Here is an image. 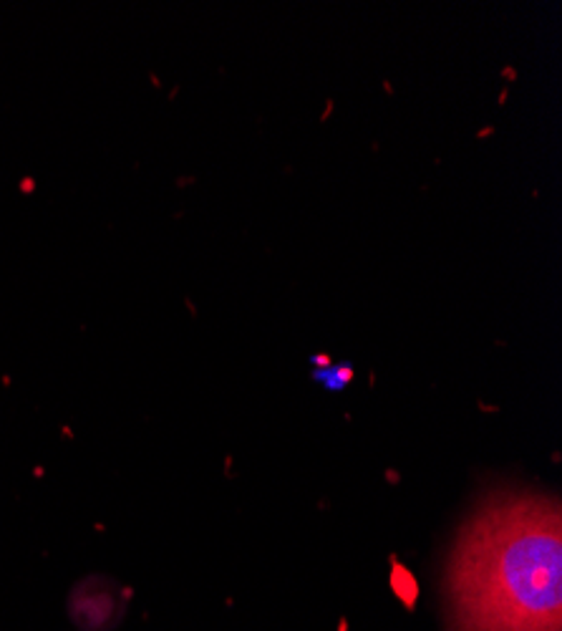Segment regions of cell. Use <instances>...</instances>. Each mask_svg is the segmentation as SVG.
I'll use <instances>...</instances> for the list:
<instances>
[{
  "instance_id": "obj_1",
  "label": "cell",
  "mask_w": 562,
  "mask_h": 631,
  "mask_svg": "<svg viewBox=\"0 0 562 631\" xmlns=\"http://www.w3.org/2000/svg\"><path fill=\"white\" fill-rule=\"evenodd\" d=\"M454 586L469 611L560 631L562 525L557 500L517 495L484 507L459 541Z\"/></svg>"
},
{
  "instance_id": "obj_2",
  "label": "cell",
  "mask_w": 562,
  "mask_h": 631,
  "mask_svg": "<svg viewBox=\"0 0 562 631\" xmlns=\"http://www.w3.org/2000/svg\"><path fill=\"white\" fill-rule=\"evenodd\" d=\"M391 588L394 594L399 596V601L406 606L409 611L417 609V599H419V583L414 579V573L403 565L394 563V573H391Z\"/></svg>"
},
{
  "instance_id": "obj_3",
  "label": "cell",
  "mask_w": 562,
  "mask_h": 631,
  "mask_svg": "<svg viewBox=\"0 0 562 631\" xmlns=\"http://www.w3.org/2000/svg\"><path fill=\"white\" fill-rule=\"evenodd\" d=\"M353 376V369L351 367H325V369H318L315 371V379L323 384V387H328V389H343L345 384L351 382Z\"/></svg>"
},
{
  "instance_id": "obj_4",
  "label": "cell",
  "mask_w": 562,
  "mask_h": 631,
  "mask_svg": "<svg viewBox=\"0 0 562 631\" xmlns=\"http://www.w3.org/2000/svg\"><path fill=\"white\" fill-rule=\"evenodd\" d=\"M338 631H348V619H345V617L338 621Z\"/></svg>"
}]
</instances>
